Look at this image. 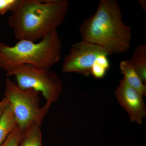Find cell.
Wrapping results in <instances>:
<instances>
[{"mask_svg":"<svg viewBox=\"0 0 146 146\" xmlns=\"http://www.w3.org/2000/svg\"><path fill=\"white\" fill-rule=\"evenodd\" d=\"M7 76H14L17 85L23 90L32 89L42 93L49 110L57 101L63 90L59 76L53 71L42 70L27 64L16 66L7 71Z\"/></svg>","mask_w":146,"mask_h":146,"instance_id":"277c9868","label":"cell"},{"mask_svg":"<svg viewBox=\"0 0 146 146\" xmlns=\"http://www.w3.org/2000/svg\"><path fill=\"white\" fill-rule=\"evenodd\" d=\"M17 125L13 110L7 102L0 119V146Z\"/></svg>","mask_w":146,"mask_h":146,"instance_id":"30bf717a","label":"cell"},{"mask_svg":"<svg viewBox=\"0 0 146 146\" xmlns=\"http://www.w3.org/2000/svg\"><path fill=\"white\" fill-rule=\"evenodd\" d=\"M141 6V8L143 9L144 10L146 11V1H139Z\"/></svg>","mask_w":146,"mask_h":146,"instance_id":"2e32d148","label":"cell"},{"mask_svg":"<svg viewBox=\"0 0 146 146\" xmlns=\"http://www.w3.org/2000/svg\"><path fill=\"white\" fill-rule=\"evenodd\" d=\"M39 93L32 89L23 90L7 78L4 98L12 108L17 125L25 132L34 122L42 125L48 109L40 107Z\"/></svg>","mask_w":146,"mask_h":146,"instance_id":"5b68a950","label":"cell"},{"mask_svg":"<svg viewBox=\"0 0 146 146\" xmlns=\"http://www.w3.org/2000/svg\"><path fill=\"white\" fill-rule=\"evenodd\" d=\"M79 30L82 40L102 47L111 54L125 52L131 44V27L124 23L119 3L115 0H101L96 13L83 21Z\"/></svg>","mask_w":146,"mask_h":146,"instance_id":"7a4b0ae2","label":"cell"},{"mask_svg":"<svg viewBox=\"0 0 146 146\" xmlns=\"http://www.w3.org/2000/svg\"><path fill=\"white\" fill-rule=\"evenodd\" d=\"M108 55L100 54L97 57L91 69V74L96 79H102L105 76L110 64Z\"/></svg>","mask_w":146,"mask_h":146,"instance_id":"7c38bea8","label":"cell"},{"mask_svg":"<svg viewBox=\"0 0 146 146\" xmlns=\"http://www.w3.org/2000/svg\"><path fill=\"white\" fill-rule=\"evenodd\" d=\"M120 68L124 78L131 87L136 90L142 97L146 96V86L143 83L135 69L128 60L120 63Z\"/></svg>","mask_w":146,"mask_h":146,"instance_id":"ba28073f","label":"cell"},{"mask_svg":"<svg viewBox=\"0 0 146 146\" xmlns=\"http://www.w3.org/2000/svg\"><path fill=\"white\" fill-rule=\"evenodd\" d=\"M24 132L17 125L0 146H18Z\"/></svg>","mask_w":146,"mask_h":146,"instance_id":"4fadbf2b","label":"cell"},{"mask_svg":"<svg viewBox=\"0 0 146 146\" xmlns=\"http://www.w3.org/2000/svg\"><path fill=\"white\" fill-rule=\"evenodd\" d=\"M40 124L34 122L24 132L18 146H43Z\"/></svg>","mask_w":146,"mask_h":146,"instance_id":"8fae6325","label":"cell"},{"mask_svg":"<svg viewBox=\"0 0 146 146\" xmlns=\"http://www.w3.org/2000/svg\"><path fill=\"white\" fill-rule=\"evenodd\" d=\"M66 0H20L8 23L19 41L42 39L65 20L69 8Z\"/></svg>","mask_w":146,"mask_h":146,"instance_id":"6da1fadb","label":"cell"},{"mask_svg":"<svg viewBox=\"0 0 146 146\" xmlns=\"http://www.w3.org/2000/svg\"><path fill=\"white\" fill-rule=\"evenodd\" d=\"M115 94L119 103L129 115L131 122L142 124L143 119L146 117V108L141 94L131 87L124 78L120 80Z\"/></svg>","mask_w":146,"mask_h":146,"instance_id":"52a82bcc","label":"cell"},{"mask_svg":"<svg viewBox=\"0 0 146 146\" xmlns=\"http://www.w3.org/2000/svg\"><path fill=\"white\" fill-rule=\"evenodd\" d=\"M101 54H111L104 48L82 40L73 44L65 56L62 72L88 76L97 57Z\"/></svg>","mask_w":146,"mask_h":146,"instance_id":"8992f818","label":"cell"},{"mask_svg":"<svg viewBox=\"0 0 146 146\" xmlns=\"http://www.w3.org/2000/svg\"><path fill=\"white\" fill-rule=\"evenodd\" d=\"M7 103V101L4 97L2 100L0 102V119L1 117L3 112Z\"/></svg>","mask_w":146,"mask_h":146,"instance_id":"9a60e30c","label":"cell"},{"mask_svg":"<svg viewBox=\"0 0 146 146\" xmlns=\"http://www.w3.org/2000/svg\"><path fill=\"white\" fill-rule=\"evenodd\" d=\"M61 46L57 30L37 43L22 40L10 46L0 42V67L7 72L13 67L27 64L49 70L60 60Z\"/></svg>","mask_w":146,"mask_h":146,"instance_id":"3957f363","label":"cell"},{"mask_svg":"<svg viewBox=\"0 0 146 146\" xmlns=\"http://www.w3.org/2000/svg\"><path fill=\"white\" fill-rule=\"evenodd\" d=\"M20 0H0V14L4 15L8 11H13L16 8Z\"/></svg>","mask_w":146,"mask_h":146,"instance_id":"5bb4252c","label":"cell"},{"mask_svg":"<svg viewBox=\"0 0 146 146\" xmlns=\"http://www.w3.org/2000/svg\"><path fill=\"white\" fill-rule=\"evenodd\" d=\"M132 65L144 84L146 83V46L138 45L132 57L127 60Z\"/></svg>","mask_w":146,"mask_h":146,"instance_id":"9c48e42d","label":"cell"}]
</instances>
